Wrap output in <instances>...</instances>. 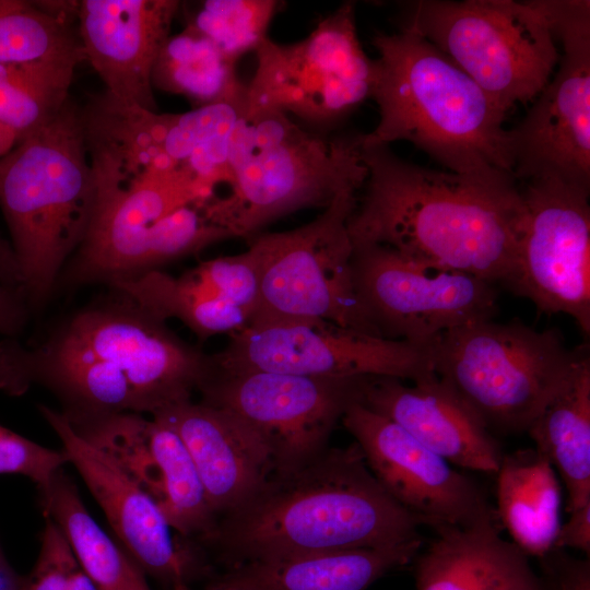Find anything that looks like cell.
Listing matches in <instances>:
<instances>
[{
	"label": "cell",
	"instance_id": "cell-6",
	"mask_svg": "<svg viewBox=\"0 0 590 590\" xmlns=\"http://www.w3.org/2000/svg\"><path fill=\"white\" fill-rule=\"evenodd\" d=\"M362 133L322 138L274 110H247L228 145L229 193L201 209L233 237L246 239L290 213L327 208L363 187Z\"/></svg>",
	"mask_w": 590,
	"mask_h": 590
},
{
	"label": "cell",
	"instance_id": "cell-22",
	"mask_svg": "<svg viewBox=\"0 0 590 590\" xmlns=\"http://www.w3.org/2000/svg\"><path fill=\"white\" fill-rule=\"evenodd\" d=\"M151 416L184 442L216 521L243 506L273 473L263 442L223 409L187 400Z\"/></svg>",
	"mask_w": 590,
	"mask_h": 590
},
{
	"label": "cell",
	"instance_id": "cell-29",
	"mask_svg": "<svg viewBox=\"0 0 590 590\" xmlns=\"http://www.w3.org/2000/svg\"><path fill=\"white\" fill-rule=\"evenodd\" d=\"M37 489L44 516L56 524L97 590H125L131 558L91 516L63 468Z\"/></svg>",
	"mask_w": 590,
	"mask_h": 590
},
{
	"label": "cell",
	"instance_id": "cell-12",
	"mask_svg": "<svg viewBox=\"0 0 590 590\" xmlns=\"http://www.w3.org/2000/svg\"><path fill=\"white\" fill-rule=\"evenodd\" d=\"M559 67L522 120L508 129L512 175L590 188V2L547 0Z\"/></svg>",
	"mask_w": 590,
	"mask_h": 590
},
{
	"label": "cell",
	"instance_id": "cell-33",
	"mask_svg": "<svg viewBox=\"0 0 590 590\" xmlns=\"http://www.w3.org/2000/svg\"><path fill=\"white\" fill-rule=\"evenodd\" d=\"M22 590H97L56 524L45 517L40 546Z\"/></svg>",
	"mask_w": 590,
	"mask_h": 590
},
{
	"label": "cell",
	"instance_id": "cell-25",
	"mask_svg": "<svg viewBox=\"0 0 590 590\" xmlns=\"http://www.w3.org/2000/svg\"><path fill=\"white\" fill-rule=\"evenodd\" d=\"M422 541L400 545L292 555L231 565L209 587L223 590H365L408 565Z\"/></svg>",
	"mask_w": 590,
	"mask_h": 590
},
{
	"label": "cell",
	"instance_id": "cell-11",
	"mask_svg": "<svg viewBox=\"0 0 590 590\" xmlns=\"http://www.w3.org/2000/svg\"><path fill=\"white\" fill-rule=\"evenodd\" d=\"M367 378L224 370L212 362L198 391L201 402L234 414L252 430L269 451L273 473H284L328 448L337 423L361 402Z\"/></svg>",
	"mask_w": 590,
	"mask_h": 590
},
{
	"label": "cell",
	"instance_id": "cell-21",
	"mask_svg": "<svg viewBox=\"0 0 590 590\" xmlns=\"http://www.w3.org/2000/svg\"><path fill=\"white\" fill-rule=\"evenodd\" d=\"M361 403L451 465L494 474L499 469L504 453L493 433L435 375L412 385L368 377Z\"/></svg>",
	"mask_w": 590,
	"mask_h": 590
},
{
	"label": "cell",
	"instance_id": "cell-41",
	"mask_svg": "<svg viewBox=\"0 0 590 590\" xmlns=\"http://www.w3.org/2000/svg\"><path fill=\"white\" fill-rule=\"evenodd\" d=\"M19 140L16 132L0 122V157L9 153Z\"/></svg>",
	"mask_w": 590,
	"mask_h": 590
},
{
	"label": "cell",
	"instance_id": "cell-20",
	"mask_svg": "<svg viewBox=\"0 0 590 590\" xmlns=\"http://www.w3.org/2000/svg\"><path fill=\"white\" fill-rule=\"evenodd\" d=\"M180 7L177 0L74 1L84 60L107 93L156 111L152 72Z\"/></svg>",
	"mask_w": 590,
	"mask_h": 590
},
{
	"label": "cell",
	"instance_id": "cell-28",
	"mask_svg": "<svg viewBox=\"0 0 590 590\" xmlns=\"http://www.w3.org/2000/svg\"><path fill=\"white\" fill-rule=\"evenodd\" d=\"M237 61L190 27L169 36L152 72V85L182 95L196 107L247 102V85L236 72Z\"/></svg>",
	"mask_w": 590,
	"mask_h": 590
},
{
	"label": "cell",
	"instance_id": "cell-10",
	"mask_svg": "<svg viewBox=\"0 0 590 590\" xmlns=\"http://www.w3.org/2000/svg\"><path fill=\"white\" fill-rule=\"evenodd\" d=\"M255 55L247 110L280 111L327 128L371 98L375 60L359 42L351 1L321 19L305 38L282 45L268 37Z\"/></svg>",
	"mask_w": 590,
	"mask_h": 590
},
{
	"label": "cell",
	"instance_id": "cell-1",
	"mask_svg": "<svg viewBox=\"0 0 590 590\" xmlns=\"http://www.w3.org/2000/svg\"><path fill=\"white\" fill-rule=\"evenodd\" d=\"M211 369V355L114 288L59 320L33 345L14 338L0 342V390L20 396L45 387L69 418L151 416L191 400Z\"/></svg>",
	"mask_w": 590,
	"mask_h": 590
},
{
	"label": "cell",
	"instance_id": "cell-3",
	"mask_svg": "<svg viewBox=\"0 0 590 590\" xmlns=\"http://www.w3.org/2000/svg\"><path fill=\"white\" fill-rule=\"evenodd\" d=\"M420 526L378 483L354 442L272 473L250 499L217 520L205 542L233 565L400 545L421 540Z\"/></svg>",
	"mask_w": 590,
	"mask_h": 590
},
{
	"label": "cell",
	"instance_id": "cell-32",
	"mask_svg": "<svg viewBox=\"0 0 590 590\" xmlns=\"http://www.w3.org/2000/svg\"><path fill=\"white\" fill-rule=\"evenodd\" d=\"M280 7L276 0H205L188 14L186 26L237 61L268 38Z\"/></svg>",
	"mask_w": 590,
	"mask_h": 590
},
{
	"label": "cell",
	"instance_id": "cell-23",
	"mask_svg": "<svg viewBox=\"0 0 590 590\" xmlns=\"http://www.w3.org/2000/svg\"><path fill=\"white\" fill-rule=\"evenodd\" d=\"M499 523L435 530L415 556L416 590H545L528 555L505 540Z\"/></svg>",
	"mask_w": 590,
	"mask_h": 590
},
{
	"label": "cell",
	"instance_id": "cell-15",
	"mask_svg": "<svg viewBox=\"0 0 590 590\" xmlns=\"http://www.w3.org/2000/svg\"><path fill=\"white\" fill-rule=\"evenodd\" d=\"M520 188L523 217L511 291L590 333V188L546 178Z\"/></svg>",
	"mask_w": 590,
	"mask_h": 590
},
{
	"label": "cell",
	"instance_id": "cell-35",
	"mask_svg": "<svg viewBox=\"0 0 590 590\" xmlns=\"http://www.w3.org/2000/svg\"><path fill=\"white\" fill-rule=\"evenodd\" d=\"M28 310L22 291L0 276V334L15 338L26 322Z\"/></svg>",
	"mask_w": 590,
	"mask_h": 590
},
{
	"label": "cell",
	"instance_id": "cell-9",
	"mask_svg": "<svg viewBox=\"0 0 590 590\" xmlns=\"http://www.w3.org/2000/svg\"><path fill=\"white\" fill-rule=\"evenodd\" d=\"M356 190H344L297 228L256 234L248 250L258 271V299L247 326L322 319L380 337L356 295L347 221Z\"/></svg>",
	"mask_w": 590,
	"mask_h": 590
},
{
	"label": "cell",
	"instance_id": "cell-39",
	"mask_svg": "<svg viewBox=\"0 0 590 590\" xmlns=\"http://www.w3.org/2000/svg\"><path fill=\"white\" fill-rule=\"evenodd\" d=\"M125 590H151L145 574L131 559Z\"/></svg>",
	"mask_w": 590,
	"mask_h": 590
},
{
	"label": "cell",
	"instance_id": "cell-37",
	"mask_svg": "<svg viewBox=\"0 0 590 590\" xmlns=\"http://www.w3.org/2000/svg\"><path fill=\"white\" fill-rule=\"evenodd\" d=\"M0 276L11 285L22 290V275L20 267L11 246L0 235Z\"/></svg>",
	"mask_w": 590,
	"mask_h": 590
},
{
	"label": "cell",
	"instance_id": "cell-30",
	"mask_svg": "<svg viewBox=\"0 0 590 590\" xmlns=\"http://www.w3.org/2000/svg\"><path fill=\"white\" fill-rule=\"evenodd\" d=\"M81 52L0 63V122L20 139L55 119L70 99Z\"/></svg>",
	"mask_w": 590,
	"mask_h": 590
},
{
	"label": "cell",
	"instance_id": "cell-8",
	"mask_svg": "<svg viewBox=\"0 0 590 590\" xmlns=\"http://www.w3.org/2000/svg\"><path fill=\"white\" fill-rule=\"evenodd\" d=\"M400 27L424 37L506 113L533 102L559 60L547 0H416Z\"/></svg>",
	"mask_w": 590,
	"mask_h": 590
},
{
	"label": "cell",
	"instance_id": "cell-27",
	"mask_svg": "<svg viewBox=\"0 0 590 590\" xmlns=\"http://www.w3.org/2000/svg\"><path fill=\"white\" fill-rule=\"evenodd\" d=\"M567 491L568 512L590 503V355L527 430Z\"/></svg>",
	"mask_w": 590,
	"mask_h": 590
},
{
	"label": "cell",
	"instance_id": "cell-5",
	"mask_svg": "<svg viewBox=\"0 0 590 590\" xmlns=\"http://www.w3.org/2000/svg\"><path fill=\"white\" fill-rule=\"evenodd\" d=\"M96 197L82 111L71 98L0 157V209L30 308L43 306L59 283L87 234Z\"/></svg>",
	"mask_w": 590,
	"mask_h": 590
},
{
	"label": "cell",
	"instance_id": "cell-14",
	"mask_svg": "<svg viewBox=\"0 0 590 590\" xmlns=\"http://www.w3.org/2000/svg\"><path fill=\"white\" fill-rule=\"evenodd\" d=\"M211 355L224 370H264L315 378L391 377L417 381L434 374L429 345L350 329L322 319L247 326Z\"/></svg>",
	"mask_w": 590,
	"mask_h": 590
},
{
	"label": "cell",
	"instance_id": "cell-2",
	"mask_svg": "<svg viewBox=\"0 0 590 590\" xmlns=\"http://www.w3.org/2000/svg\"><path fill=\"white\" fill-rule=\"evenodd\" d=\"M361 156L367 176L347 221L353 245L386 246L512 288L524 211L514 178L426 168L362 139Z\"/></svg>",
	"mask_w": 590,
	"mask_h": 590
},
{
	"label": "cell",
	"instance_id": "cell-40",
	"mask_svg": "<svg viewBox=\"0 0 590 590\" xmlns=\"http://www.w3.org/2000/svg\"><path fill=\"white\" fill-rule=\"evenodd\" d=\"M568 590H590V571L588 563L574 571Z\"/></svg>",
	"mask_w": 590,
	"mask_h": 590
},
{
	"label": "cell",
	"instance_id": "cell-17",
	"mask_svg": "<svg viewBox=\"0 0 590 590\" xmlns=\"http://www.w3.org/2000/svg\"><path fill=\"white\" fill-rule=\"evenodd\" d=\"M66 418L155 502L177 534L210 538L216 518L184 442L167 424L132 412Z\"/></svg>",
	"mask_w": 590,
	"mask_h": 590
},
{
	"label": "cell",
	"instance_id": "cell-34",
	"mask_svg": "<svg viewBox=\"0 0 590 590\" xmlns=\"http://www.w3.org/2000/svg\"><path fill=\"white\" fill-rule=\"evenodd\" d=\"M69 457L61 450L44 447L0 425V474H17L45 485Z\"/></svg>",
	"mask_w": 590,
	"mask_h": 590
},
{
	"label": "cell",
	"instance_id": "cell-7",
	"mask_svg": "<svg viewBox=\"0 0 590 590\" xmlns=\"http://www.w3.org/2000/svg\"><path fill=\"white\" fill-rule=\"evenodd\" d=\"M433 370L493 433L527 432L589 356L558 330L484 319L429 344Z\"/></svg>",
	"mask_w": 590,
	"mask_h": 590
},
{
	"label": "cell",
	"instance_id": "cell-36",
	"mask_svg": "<svg viewBox=\"0 0 590 590\" xmlns=\"http://www.w3.org/2000/svg\"><path fill=\"white\" fill-rule=\"evenodd\" d=\"M554 547H570L590 555V503L569 512L560 524Z\"/></svg>",
	"mask_w": 590,
	"mask_h": 590
},
{
	"label": "cell",
	"instance_id": "cell-4",
	"mask_svg": "<svg viewBox=\"0 0 590 590\" xmlns=\"http://www.w3.org/2000/svg\"><path fill=\"white\" fill-rule=\"evenodd\" d=\"M371 44L379 120L364 143L408 141L449 172L514 178L507 113L469 75L410 30L379 33Z\"/></svg>",
	"mask_w": 590,
	"mask_h": 590
},
{
	"label": "cell",
	"instance_id": "cell-13",
	"mask_svg": "<svg viewBox=\"0 0 590 590\" xmlns=\"http://www.w3.org/2000/svg\"><path fill=\"white\" fill-rule=\"evenodd\" d=\"M353 282L380 337L428 346L442 333L497 312L496 285L376 244L353 245Z\"/></svg>",
	"mask_w": 590,
	"mask_h": 590
},
{
	"label": "cell",
	"instance_id": "cell-31",
	"mask_svg": "<svg viewBox=\"0 0 590 590\" xmlns=\"http://www.w3.org/2000/svg\"><path fill=\"white\" fill-rule=\"evenodd\" d=\"M78 52L74 1L0 0V63Z\"/></svg>",
	"mask_w": 590,
	"mask_h": 590
},
{
	"label": "cell",
	"instance_id": "cell-43",
	"mask_svg": "<svg viewBox=\"0 0 590 590\" xmlns=\"http://www.w3.org/2000/svg\"><path fill=\"white\" fill-rule=\"evenodd\" d=\"M208 590H223V589H213V588H209Z\"/></svg>",
	"mask_w": 590,
	"mask_h": 590
},
{
	"label": "cell",
	"instance_id": "cell-24",
	"mask_svg": "<svg viewBox=\"0 0 590 590\" xmlns=\"http://www.w3.org/2000/svg\"><path fill=\"white\" fill-rule=\"evenodd\" d=\"M109 287L165 322L180 320L201 340L232 334L249 322V312L240 307L241 279L227 256L203 261L179 276L155 270Z\"/></svg>",
	"mask_w": 590,
	"mask_h": 590
},
{
	"label": "cell",
	"instance_id": "cell-42",
	"mask_svg": "<svg viewBox=\"0 0 590 590\" xmlns=\"http://www.w3.org/2000/svg\"><path fill=\"white\" fill-rule=\"evenodd\" d=\"M170 590H190L188 585L177 583L170 588Z\"/></svg>",
	"mask_w": 590,
	"mask_h": 590
},
{
	"label": "cell",
	"instance_id": "cell-26",
	"mask_svg": "<svg viewBox=\"0 0 590 590\" xmlns=\"http://www.w3.org/2000/svg\"><path fill=\"white\" fill-rule=\"evenodd\" d=\"M497 475V517L528 556L554 548L562 489L552 464L535 449L504 455Z\"/></svg>",
	"mask_w": 590,
	"mask_h": 590
},
{
	"label": "cell",
	"instance_id": "cell-19",
	"mask_svg": "<svg viewBox=\"0 0 590 590\" xmlns=\"http://www.w3.org/2000/svg\"><path fill=\"white\" fill-rule=\"evenodd\" d=\"M62 450L102 508L128 556L144 573L169 585H188L206 570L191 546L177 541L155 502L104 451L80 436L66 416L39 405Z\"/></svg>",
	"mask_w": 590,
	"mask_h": 590
},
{
	"label": "cell",
	"instance_id": "cell-38",
	"mask_svg": "<svg viewBox=\"0 0 590 590\" xmlns=\"http://www.w3.org/2000/svg\"><path fill=\"white\" fill-rule=\"evenodd\" d=\"M22 579L7 560L0 547V590H22Z\"/></svg>",
	"mask_w": 590,
	"mask_h": 590
},
{
	"label": "cell",
	"instance_id": "cell-18",
	"mask_svg": "<svg viewBox=\"0 0 590 590\" xmlns=\"http://www.w3.org/2000/svg\"><path fill=\"white\" fill-rule=\"evenodd\" d=\"M87 234L60 280L68 285L111 286L141 274L146 234L169 213L212 197L185 170L148 173L122 185L96 186Z\"/></svg>",
	"mask_w": 590,
	"mask_h": 590
},
{
	"label": "cell",
	"instance_id": "cell-16",
	"mask_svg": "<svg viewBox=\"0 0 590 590\" xmlns=\"http://www.w3.org/2000/svg\"><path fill=\"white\" fill-rule=\"evenodd\" d=\"M341 421L378 483L422 524L437 530L499 523L475 481L394 422L361 402L353 403Z\"/></svg>",
	"mask_w": 590,
	"mask_h": 590
}]
</instances>
